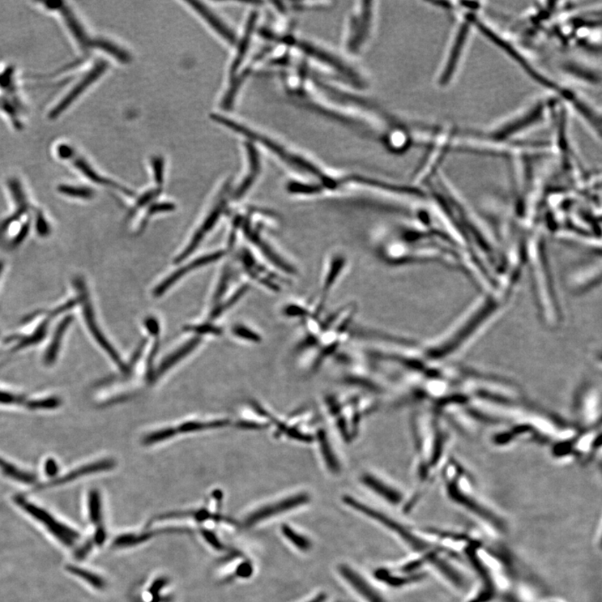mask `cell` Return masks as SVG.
Wrapping results in <instances>:
<instances>
[{
  "label": "cell",
  "mask_w": 602,
  "mask_h": 602,
  "mask_svg": "<svg viewBox=\"0 0 602 602\" xmlns=\"http://www.w3.org/2000/svg\"><path fill=\"white\" fill-rule=\"evenodd\" d=\"M199 343V337H194V338H192L185 345H182L180 348H178L176 351L170 354V355L166 357L161 363L159 369L157 371V373L155 375L156 378L160 377V375L164 374L166 371H168L169 369L172 368L173 366L176 365L178 361H180L183 358H185L198 347Z\"/></svg>",
  "instance_id": "e0dca14e"
},
{
  "label": "cell",
  "mask_w": 602,
  "mask_h": 602,
  "mask_svg": "<svg viewBox=\"0 0 602 602\" xmlns=\"http://www.w3.org/2000/svg\"><path fill=\"white\" fill-rule=\"evenodd\" d=\"M162 193L161 189H152L146 192L144 194L141 196V197L136 201L135 206L131 208V210L129 213V215L128 217H134L135 213L139 210L140 208L146 206L151 201L156 199Z\"/></svg>",
  "instance_id": "4dcf8cb0"
},
{
  "label": "cell",
  "mask_w": 602,
  "mask_h": 602,
  "mask_svg": "<svg viewBox=\"0 0 602 602\" xmlns=\"http://www.w3.org/2000/svg\"><path fill=\"white\" fill-rule=\"evenodd\" d=\"M471 29V20L468 19L466 22L461 24L458 31H457L454 40L452 43L450 54L447 55L446 62L444 63L440 76H439L438 83L441 85L450 84L454 78V73L459 68L460 59L464 52Z\"/></svg>",
  "instance_id": "5b68a950"
},
{
  "label": "cell",
  "mask_w": 602,
  "mask_h": 602,
  "mask_svg": "<svg viewBox=\"0 0 602 602\" xmlns=\"http://www.w3.org/2000/svg\"><path fill=\"white\" fill-rule=\"evenodd\" d=\"M257 20L258 13L252 12L251 15L249 17V19H248L247 21L245 34H243L242 40L240 42V45H238V46L236 57V59H234V61L231 66V71H230V73H231L232 76L236 75L238 70L240 69L243 59H245L248 50H249L252 34H253L255 31L256 23H257Z\"/></svg>",
  "instance_id": "2e32d148"
},
{
  "label": "cell",
  "mask_w": 602,
  "mask_h": 602,
  "mask_svg": "<svg viewBox=\"0 0 602 602\" xmlns=\"http://www.w3.org/2000/svg\"><path fill=\"white\" fill-rule=\"evenodd\" d=\"M310 501V495L305 492L297 493L292 495V496L285 497L254 511L246 518L245 525L246 527H253L255 525L264 522V520L270 519L277 515L287 513V512L296 510L297 508L304 506Z\"/></svg>",
  "instance_id": "277c9868"
},
{
  "label": "cell",
  "mask_w": 602,
  "mask_h": 602,
  "mask_svg": "<svg viewBox=\"0 0 602 602\" xmlns=\"http://www.w3.org/2000/svg\"><path fill=\"white\" fill-rule=\"evenodd\" d=\"M160 532H147L144 533H127V535H122L116 538L113 541L114 547L125 548L131 547L136 545L142 544L143 542L152 539L155 535H159Z\"/></svg>",
  "instance_id": "cb8c5ba5"
},
{
  "label": "cell",
  "mask_w": 602,
  "mask_h": 602,
  "mask_svg": "<svg viewBox=\"0 0 602 602\" xmlns=\"http://www.w3.org/2000/svg\"><path fill=\"white\" fill-rule=\"evenodd\" d=\"M327 600V595L326 593L322 592L319 593L318 595L313 597L308 601L306 602H326Z\"/></svg>",
  "instance_id": "c3c4849f"
},
{
  "label": "cell",
  "mask_w": 602,
  "mask_h": 602,
  "mask_svg": "<svg viewBox=\"0 0 602 602\" xmlns=\"http://www.w3.org/2000/svg\"><path fill=\"white\" fill-rule=\"evenodd\" d=\"M225 206L226 200L224 199H220V202L217 203L215 205V207L213 208V210L208 213L206 219L203 222L202 225H201L197 231H196L194 237L192 238L189 245H187L186 249L178 256L176 259H175V263L178 264L182 261V260L189 257V256L193 253L196 249H197L200 243L202 242L204 237L207 236V234L210 232L213 228L215 227L217 220H220L222 213H223Z\"/></svg>",
  "instance_id": "30bf717a"
},
{
  "label": "cell",
  "mask_w": 602,
  "mask_h": 602,
  "mask_svg": "<svg viewBox=\"0 0 602 602\" xmlns=\"http://www.w3.org/2000/svg\"><path fill=\"white\" fill-rule=\"evenodd\" d=\"M245 148L248 157H249L250 173L243 179L241 185L238 186L236 193H234V198L236 199L243 198V195L250 189L260 172V159L257 149L250 143H246Z\"/></svg>",
  "instance_id": "5bb4252c"
},
{
  "label": "cell",
  "mask_w": 602,
  "mask_h": 602,
  "mask_svg": "<svg viewBox=\"0 0 602 602\" xmlns=\"http://www.w3.org/2000/svg\"><path fill=\"white\" fill-rule=\"evenodd\" d=\"M249 289L250 285H243L242 287L238 289L227 301L223 303V304H221L219 306H217L216 308L212 311L210 318L212 320H215L220 317V315L225 313L226 310L231 308L234 305H236L238 301L243 296V294H245Z\"/></svg>",
  "instance_id": "f1b7e54d"
},
{
  "label": "cell",
  "mask_w": 602,
  "mask_h": 602,
  "mask_svg": "<svg viewBox=\"0 0 602 602\" xmlns=\"http://www.w3.org/2000/svg\"><path fill=\"white\" fill-rule=\"evenodd\" d=\"M229 424L228 420H217L211 422H185L177 429L178 433H186L199 432L213 429L223 428Z\"/></svg>",
  "instance_id": "4316f807"
},
{
  "label": "cell",
  "mask_w": 602,
  "mask_h": 602,
  "mask_svg": "<svg viewBox=\"0 0 602 602\" xmlns=\"http://www.w3.org/2000/svg\"><path fill=\"white\" fill-rule=\"evenodd\" d=\"M203 536L207 541L210 543L213 547H215L219 550L223 549V545L220 544V542L216 539V537L213 535L210 532H204Z\"/></svg>",
  "instance_id": "7dc6e473"
},
{
  "label": "cell",
  "mask_w": 602,
  "mask_h": 602,
  "mask_svg": "<svg viewBox=\"0 0 602 602\" xmlns=\"http://www.w3.org/2000/svg\"><path fill=\"white\" fill-rule=\"evenodd\" d=\"M61 405L58 399L50 398L42 400H29L27 408L31 410L55 409Z\"/></svg>",
  "instance_id": "836d02e7"
},
{
  "label": "cell",
  "mask_w": 602,
  "mask_h": 602,
  "mask_svg": "<svg viewBox=\"0 0 602 602\" xmlns=\"http://www.w3.org/2000/svg\"><path fill=\"white\" fill-rule=\"evenodd\" d=\"M284 313L287 317H304L306 315H307L308 314V311L303 308V307L294 305L286 307Z\"/></svg>",
  "instance_id": "60d3db41"
},
{
  "label": "cell",
  "mask_w": 602,
  "mask_h": 602,
  "mask_svg": "<svg viewBox=\"0 0 602 602\" xmlns=\"http://www.w3.org/2000/svg\"><path fill=\"white\" fill-rule=\"evenodd\" d=\"M91 48H97L105 51L116 58L118 62L122 63H128L131 61L130 55L127 51L120 48V47L115 45L114 43L103 40L97 39L93 40L92 42Z\"/></svg>",
  "instance_id": "603a6c76"
},
{
  "label": "cell",
  "mask_w": 602,
  "mask_h": 602,
  "mask_svg": "<svg viewBox=\"0 0 602 602\" xmlns=\"http://www.w3.org/2000/svg\"><path fill=\"white\" fill-rule=\"evenodd\" d=\"M371 3H360L349 16L345 34V45L350 53L357 54L369 39L373 24Z\"/></svg>",
  "instance_id": "6da1fadb"
},
{
  "label": "cell",
  "mask_w": 602,
  "mask_h": 602,
  "mask_svg": "<svg viewBox=\"0 0 602 602\" xmlns=\"http://www.w3.org/2000/svg\"><path fill=\"white\" fill-rule=\"evenodd\" d=\"M14 499L17 506L32 516L37 522L44 525L47 531L64 545L71 547L80 539V533L78 531L58 522L49 512L43 510L39 506L33 505L20 495L15 496Z\"/></svg>",
  "instance_id": "3957f363"
},
{
  "label": "cell",
  "mask_w": 602,
  "mask_h": 602,
  "mask_svg": "<svg viewBox=\"0 0 602 602\" xmlns=\"http://www.w3.org/2000/svg\"><path fill=\"white\" fill-rule=\"evenodd\" d=\"M69 320L64 321L62 324H59L57 331H55L52 341H51V343L49 345V349L47 350L45 355L44 361L45 365H52L55 359H57L59 349V347H61L63 339L64 333H65L66 327H68V324H69Z\"/></svg>",
  "instance_id": "484cf974"
},
{
  "label": "cell",
  "mask_w": 602,
  "mask_h": 602,
  "mask_svg": "<svg viewBox=\"0 0 602 602\" xmlns=\"http://www.w3.org/2000/svg\"><path fill=\"white\" fill-rule=\"evenodd\" d=\"M152 166L157 185H162L164 178V160L161 157L152 159Z\"/></svg>",
  "instance_id": "f35d334b"
},
{
  "label": "cell",
  "mask_w": 602,
  "mask_h": 602,
  "mask_svg": "<svg viewBox=\"0 0 602 602\" xmlns=\"http://www.w3.org/2000/svg\"><path fill=\"white\" fill-rule=\"evenodd\" d=\"M66 571L71 575L76 576V578L83 579L85 582L91 585L92 587L97 589V590H103L106 586L103 578H101V576L95 573H92L91 571L83 569V568L69 565L66 566Z\"/></svg>",
  "instance_id": "d4e9b609"
},
{
  "label": "cell",
  "mask_w": 602,
  "mask_h": 602,
  "mask_svg": "<svg viewBox=\"0 0 602 602\" xmlns=\"http://www.w3.org/2000/svg\"><path fill=\"white\" fill-rule=\"evenodd\" d=\"M281 532L286 540L301 552H309L313 549V542L302 533H299L289 524H283L281 526Z\"/></svg>",
  "instance_id": "44dd1931"
},
{
  "label": "cell",
  "mask_w": 602,
  "mask_h": 602,
  "mask_svg": "<svg viewBox=\"0 0 602 602\" xmlns=\"http://www.w3.org/2000/svg\"><path fill=\"white\" fill-rule=\"evenodd\" d=\"M93 543L94 542L92 541H88L83 546H80L79 549L76 550L75 557L78 559V560H83L84 558L88 556L89 552H91Z\"/></svg>",
  "instance_id": "7bdbcfd3"
},
{
  "label": "cell",
  "mask_w": 602,
  "mask_h": 602,
  "mask_svg": "<svg viewBox=\"0 0 602 602\" xmlns=\"http://www.w3.org/2000/svg\"><path fill=\"white\" fill-rule=\"evenodd\" d=\"M0 471L4 475L25 485H31L36 482V477L32 473L20 471L15 465L7 462L2 458H0Z\"/></svg>",
  "instance_id": "7402d4cb"
},
{
  "label": "cell",
  "mask_w": 602,
  "mask_h": 602,
  "mask_svg": "<svg viewBox=\"0 0 602 602\" xmlns=\"http://www.w3.org/2000/svg\"><path fill=\"white\" fill-rule=\"evenodd\" d=\"M175 209V205L172 203H159L152 204L150 208H148V211L147 213L146 217L143 221L142 225H141V229H143L145 226L148 224V220L149 217L152 215H156V213H164V212H170L173 211Z\"/></svg>",
  "instance_id": "d590c367"
},
{
  "label": "cell",
  "mask_w": 602,
  "mask_h": 602,
  "mask_svg": "<svg viewBox=\"0 0 602 602\" xmlns=\"http://www.w3.org/2000/svg\"><path fill=\"white\" fill-rule=\"evenodd\" d=\"M59 191L62 194H65L70 197L89 199L93 196L92 190L87 189V187H74V186H62Z\"/></svg>",
  "instance_id": "1f68e13d"
},
{
  "label": "cell",
  "mask_w": 602,
  "mask_h": 602,
  "mask_svg": "<svg viewBox=\"0 0 602 602\" xmlns=\"http://www.w3.org/2000/svg\"><path fill=\"white\" fill-rule=\"evenodd\" d=\"M338 572L345 582L366 602H387L381 593L352 566L343 564L338 566Z\"/></svg>",
  "instance_id": "8992f818"
},
{
  "label": "cell",
  "mask_w": 602,
  "mask_h": 602,
  "mask_svg": "<svg viewBox=\"0 0 602 602\" xmlns=\"http://www.w3.org/2000/svg\"><path fill=\"white\" fill-rule=\"evenodd\" d=\"M361 481L367 488L392 506H399L403 501V494L398 489L371 473H366L362 475Z\"/></svg>",
  "instance_id": "7c38bea8"
},
{
  "label": "cell",
  "mask_w": 602,
  "mask_h": 602,
  "mask_svg": "<svg viewBox=\"0 0 602 602\" xmlns=\"http://www.w3.org/2000/svg\"><path fill=\"white\" fill-rule=\"evenodd\" d=\"M84 294L85 296L83 299V314L85 321L87 324L89 331H91L92 335L96 341V343L101 345V348L103 349L106 353L108 354L109 357L112 358L115 363H116L117 366H120L122 371H126L127 370V366L124 365L120 357H119V354L116 350L114 349L113 345H110L108 340L106 338L103 333L101 332L99 326H98L91 301L89 300V296L85 294Z\"/></svg>",
  "instance_id": "9c48e42d"
},
{
  "label": "cell",
  "mask_w": 602,
  "mask_h": 602,
  "mask_svg": "<svg viewBox=\"0 0 602 602\" xmlns=\"http://www.w3.org/2000/svg\"><path fill=\"white\" fill-rule=\"evenodd\" d=\"M232 332L234 336L240 337V338L243 340L250 341L251 343H258L261 341V337L257 333L250 330V328L241 326V324L234 327Z\"/></svg>",
  "instance_id": "d6a6232c"
},
{
  "label": "cell",
  "mask_w": 602,
  "mask_h": 602,
  "mask_svg": "<svg viewBox=\"0 0 602 602\" xmlns=\"http://www.w3.org/2000/svg\"><path fill=\"white\" fill-rule=\"evenodd\" d=\"M45 472L50 478L57 475L59 467L55 460L50 459L46 461L45 464Z\"/></svg>",
  "instance_id": "ee69618b"
},
{
  "label": "cell",
  "mask_w": 602,
  "mask_h": 602,
  "mask_svg": "<svg viewBox=\"0 0 602 602\" xmlns=\"http://www.w3.org/2000/svg\"><path fill=\"white\" fill-rule=\"evenodd\" d=\"M145 327H146L151 335L157 336L159 334V324L155 317H148L145 320Z\"/></svg>",
  "instance_id": "b9f144b4"
},
{
  "label": "cell",
  "mask_w": 602,
  "mask_h": 602,
  "mask_svg": "<svg viewBox=\"0 0 602 602\" xmlns=\"http://www.w3.org/2000/svg\"><path fill=\"white\" fill-rule=\"evenodd\" d=\"M106 69V62H100L99 63H97L96 65L88 72V74L85 75L83 79L80 80L79 83L75 85L73 89H71L70 92L68 93V95L64 97L62 101H59V103L55 106V108L51 110L50 116L52 118L59 117L64 110H66L68 108V106L73 103V101H75L76 99H78V98L81 95V93H83L85 89L89 87V85L95 83V81L104 73Z\"/></svg>",
  "instance_id": "ba28073f"
},
{
  "label": "cell",
  "mask_w": 602,
  "mask_h": 602,
  "mask_svg": "<svg viewBox=\"0 0 602 602\" xmlns=\"http://www.w3.org/2000/svg\"><path fill=\"white\" fill-rule=\"evenodd\" d=\"M224 255L225 252L224 250L213 252L212 254L203 255L202 257H199L194 259V261L178 268V270L173 272V274H171L169 277H166L162 283L157 286L155 289L153 290V296H162V294L166 292H168L173 285L176 284L179 280L183 278V277L187 274H189V272L197 270V268L200 267L207 266V264L216 262L217 260L223 257Z\"/></svg>",
  "instance_id": "52a82bcc"
},
{
  "label": "cell",
  "mask_w": 602,
  "mask_h": 602,
  "mask_svg": "<svg viewBox=\"0 0 602 602\" xmlns=\"http://www.w3.org/2000/svg\"><path fill=\"white\" fill-rule=\"evenodd\" d=\"M243 80V76L241 78L236 79L234 81L231 85V87L229 88V92L226 94V96L224 98L223 103H222V106L224 110H230L231 109L234 98L237 95V92L238 89H240L241 85L242 84V81Z\"/></svg>",
  "instance_id": "8d00e7d4"
},
{
  "label": "cell",
  "mask_w": 602,
  "mask_h": 602,
  "mask_svg": "<svg viewBox=\"0 0 602 602\" xmlns=\"http://www.w3.org/2000/svg\"><path fill=\"white\" fill-rule=\"evenodd\" d=\"M375 578L391 587L399 588L424 578V575H396L385 568H380L374 572Z\"/></svg>",
  "instance_id": "ffe728a7"
},
{
  "label": "cell",
  "mask_w": 602,
  "mask_h": 602,
  "mask_svg": "<svg viewBox=\"0 0 602 602\" xmlns=\"http://www.w3.org/2000/svg\"><path fill=\"white\" fill-rule=\"evenodd\" d=\"M237 572L238 576H241V578H250L252 573H253V567H252L250 563L242 564V565L238 566Z\"/></svg>",
  "instance_id": "f6af8a7d"
},
{
  "label": "cell",
  "mask_w": 602,
  "mask_h": 602,
  "mask_svg": "<svg viewBox=\"0 0 602 602\" xmlns=\"http://www.w3.org/2000/svg\"><path fill=\"white\" fill-rule=\"evenodd\" d=\"M230 280V271L229 268H226V270L223 273V275L221 277V280L220 281L219 285H217V287L215 294V301L220 300L222 296H224V292H226V289H227L229 285V282Z\"/></svg>",
  "instance_id": "ab89813d"
},
{
  "label": "cell",
  "mask_w": 602,
  "mask_h": 602,
  "mask_svg": "<svg viewBox=\"0 0 602 602\" xmlns=\"http://www.w3.org/2000/svg\"><path fill=\"white\" fill-rule=\"evenodd\" d=\"M345 260L343 256H336V257L331 260L330 268H329L326 279H324L322 292L323 296L321 301L319 302L317 310V313H315V315H318L322 313L324 301L327 300V294L330 292L332 286L334 285L337 279H338L341 272L343 271L345 266Z\"/></svg>",
  "instance_id": "d6986e66"
},
{
  "label": "cell",
  "mask_w": 602,
  "mask_h": 602,
  "mask_svg": "<svg viewBox=\"0 0 602 602\" xmlns=\"http://www.w3.org/2000/svg\"><path fill=\"white\" fill-rule=\"evenodd\" d=\"M194 10L197 11L199 14L206 20V22L229 42V44L234 45L236 42V36L234 33L217 17L215 13L209 10L208 8L204 6L203 3L199 1H187Z\"/></svg>",
  "instance_id": "4fadbf2b"
},
{
  "label": "cell",
  "mask_w": 602,
  "mask_h": 602,
  "mask_svg": "<svg viewBox=\"0 0 602 602\" xmlns=\"http://www.w3.org/2000/svg\"><path fill=\"white\" fill-rule=\"evenodd\" d=\"M185 330L197 333L199 335L220 336L223 333L221 328L209 323L187 327Z\"/></svg>",
  "instance_id": "e575fe53"
},
{
  "label": "cell",
  "mask_w": 602,
  "mask_h": 602,
  "mask_svg": "<svg viewBox=\"0 0 602 602\" xmlns=\"http://www.w3.org/2000/svg\"><path fill=\"white\" fill-rule=\"evenodd\" d=\"M315 439L317 440L324 462L327 464L329 471L332 473H339L341 464L334 450H333L330 441H329L326 432L322 429L319 430L315 435Z\"/></svg>",
  "instance_id": "ac0fdd59"
},
{
  "label": "cell",
  "mask_w": 602,
  "mask_h": 602,
  "mask_svg": "<svg viewBox=\"0 0 602 602\" xmlns=\"http://www.w3.org/2000/svg\"><path fill=\"white\" fill-rule=\"evenodd\" d=\"M177 433V429L174 428H169L156 431V432H153L150 434L147 435V436L145 437L143 439V443L145 444V445H152V444L161 443L162 441L166 440V439L173 438Z\"/></svg>",
  "instance_id": "f546056e"
},
{
  "label": "cell",
  "mask_w": 602,
  "mask_h": 602,
  "mask_svg": "<svg viewBox=\"0 0 602 602\" xmlns=\"http://www.w3.org/2000/svg\"><path fill=\"white\" fill-rule=\"evenodd\" d=\"M545 105L537 103L531 106V108L525 110L524 113L510 119V121L503 122L501 125L494 128L482 134L485 139L489 142L503 143L509 142L516 135L529 129V127L536 125L544 117L545 113Z\"/></svg>",
  "instance_id": "7a4b0ae2"
},
{
  "label": "cell",
  "mask_w": 602,
  "mask_h": 602,
  "mask_svg": "<svg viewBox=\"0 0 602 602\" xmlns=\"http://www.w3.org/2000/svg\"><path fill=\"white\" fill-rule=\"evenodd\" d=\"M29 400L24 396H17L0 390V404L23 405L27 407Z\"/></svg>",
  "instance_id": "74e56055"
},
{
  "label": "cell",
  "mask_w": 602,
  "mask_h": 602,
  "mask_svg": "<svg viewBox=\"0 0 602 602\" xmlns=\"http://www.w3.org/2000/svg\"><path fill=\"white\" fill-rule=\"evenodd\" d=\"M2 268H3L2 264L0 263V274H1Z\"/></svg>",
  "instance_id": "681fc988"
},
{
  "label": "cell",
  "mask_w": 602,
  "mask_h": 602,
  "mask_svg": "<svg viewBox=\"0 0 602 602\" xmlns=\"http://www.w3.org/2000/svg\"><path fill=\"white\" fill-rule=\"evenodd\" d=\"M243 229H245V234L247 238H249V240L252 243H255V245L262 251V253L267 259L271 260V262L275 264L277 267H279L282 271L285 272L289 273L294 271L293 268L290 267L289 264H286L284 260L272 250V248L262 240V238L260 237L257 233H255L250 229L249 224L245 223V225H243Z\"/></svg>",
  "instance_id": "9a60e30c"
},
{
  "label": "cell",
  "mask_w": 602,
  "mask_h": 602,
  "mask_svg": "<svg viewBox=\"0 0 602 602\" xmlns=\"http://www.w3.org/2000/svg\"><path fill=\"white\" fill-rule=\"evenodd\" d=\"M89 518L96 526H102V508L101 499L97 490H92L89 494L88 499Z\"/></svg>",
  "instance_id": "83f0119b"
},
{
  "label": "cell",
  "mask_w": 602,
  "mask_h": 602,
  "mask_svg": "<svg viewBox=\"0 0 602 602\" xmlns=\"http://www.w3.org/2000/svg\"><path fill=\"white\" fill-rule=\"evenodd\" d=\"M106 538V533L103 526L98 527L94 538V543L101 545L104 543Z\"/></svg>",
  "instance_id": "bcb514c9"
},
{
  "label": "cell",
  "mask_w": 602,
  "mask_h": 602,
  "mask_svg": "<svg viewBox=\"0 0 602 602\" xmlns=\"http://www.w3.org/2000/svg\"><path fill=\"white\" fill-rule=\"evenodd\" d=\"M115 466H116V462L113 459H109L98 461L96 463L85 464L84 466L75 469V471H72L61 478H57V479L52 481L38 485L36 489L37 490H42L51 488V487L63 485L67 484V482L78 480L80 477L91 475V473L110 471Z\"/></svg>",
  "instance_id": "8fae6325"
}]
</instances>
